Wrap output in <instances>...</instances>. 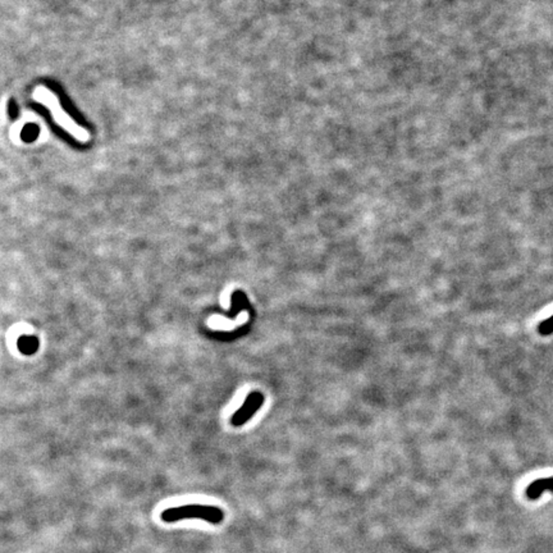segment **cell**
<instances>
[{
    "label": "cell",
    "instance_id": "cell-1",
    "mask_svg": "<svg viewBox=\"0 0 553 553\" xmlns=\"http://www.w3.org/2000/svg\"><path fill=\"white\" fill-rule=\"evenodd\" d=\"M32 99L37 101L39 104H43L44 107L49 110L50 115L53 117V120L58 126L63 128L64 131L68 135H71L75 140L82 142V144L90 140V134L87 132V129L78 126L77 123L72 120L71 117L64 110L63 107L61 106V101L58 99L57 95L49 90L48 87L37 86L32 92Z\"/></svg>",
    "mask_w": 553,
    "mask_h": 553
},
{
    "label": "cell",
    "instance_id": "cell-2",
    "mask_svg": "<svg viewBox=\"0 0 553 553\" xmlns=\"http://www.w3.org/2000/svg\"><path fill=\"white\" fill-rule=\"evenodd\" d=\"M160 519L168 524L177 523L181 520H189V519H200L209 524L220 525L224 520V512L218 506L184 504V506L165 509L160 514Z\"/></svg>",
    "mask_w": 553,
    "mask_h": 553
},
{
    "label": "cell",
    "instance_id": "cell-3",
    "mask_svg": "<svg viewBox=\"0 0 553 553\" xmlns=\"http://www.w3.org/2000/svg\"><path fill=\"white\" fill-rule=\"evenodd\" d=\"M262 401H264L262 395L258 393V392L251 393V395L248 396L246 404L242 406L241 410L239 412L237 415H234V426H241V424H243V423H245V421H246V420H248V419L262 406Z\"/></svg>",
    "mask_w": 553,
    "mask_h": 553
},
{
    "label": "cell",
    "instance_id": "cell-4",
    "mask_svg": "<svg viewBox=\"0 0 553 553\" xmlns=\"http://www.w3.org/2000/svg\"><path fill=\"white\" fill-rule=\"evenodd\" d=\"M547 490L553 492V476L552 478L537 479L535 482L530 483L525 490V493L529 500H538L539 497L542 496V493Z\"/></svg>",
    "mask_w": 553,
    "mask_h": 553
},
{
    "label": "cell",
    "instance_id": "cell-5",
    "mask_svg": "<svg viewBox=\"0 0 553 553\" xmlns=\"http://www.w3.org/2000/svg\"><path fill=\"white\" fill-rule=\"evenodd\" d=\"M539 334L542 336H548V334L553 333V315H551L548 319L543 320L538 326Z\"/></svg>",
    "mask_w": 553,
    "mask_h": 553
}]
</instances>
